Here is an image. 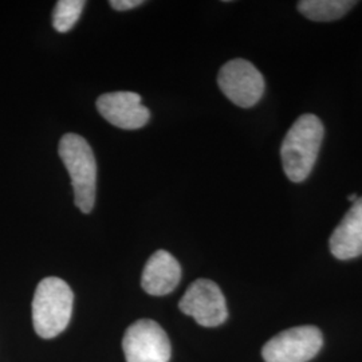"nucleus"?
Wrapping results in <instances>:
<instances>
[{"label": "nucleus", "mask_w": 362, "mask_h": 362, "mask_svg": "<svg viewBox=\"0 0 362 362\" xmlns=\"http://www.w3.org/2000/svg\"><path fill=\"white\" fill-rule=\"evenodd\" d=\"M127 362H169L170 342L164 329L152 320L130 325L122 338Z\"/></svg>", "instance_id": "6"}, {"label": "nucleus", "mask_w": 362, "mask_h": 362, "mask_svg": "<svg viewBox=\"0 0 362 362\" xmlns=\"http://www.w3.org/2000/svg\"><path fill=\"white\" fill-rule=\"evenodd\" d=\"M58 153L71 177L76 206L83 214H90L97 189V163L90 145L79 134L66 133Z\"/></svg>", "instance_id": "3"}, {"label": "nucleus", "mask_w": 362, "mask_h": 362, "mask_svg": "<svg viewBox=\"0 0 362 362\" xmlns=\"http://www.w3.org/2000/svg\"><path fill=\"white\" fill-rule=\"evenodd\" d=\"M324 124L314 115L298 118L286 133L281 146V157L287 179L302 182L309 177L315 165L324 140Z\"/></svg>", "instance_id": "1"}, {"label": "nucleus", "mask_w": 362, "mask_h": 362, "mask_svg": "<svg viewBox=\"0 0 362 362\" xmlns=\"http://www.w3.org/2000/svg\"><path fill=\"white\" fill-rule=\"evenodd\" d=\"M324 337L315 326L291 327L272 338L262 350L266 362H308L322 348Z\"/></svg>", "instance_id": "4"}, {"label": "nucleus", "mask_w": 362, "mask_h": 362, "mask_svg": "<svg viewBox=\"0 0 362 362\" xmlns=\"http://www.w3.org/2000/svg\"><path fill=\"white\" fill-rule=\"evenodd\" d=\"M356 4L357 1L350 0H300L298 10L314 22H333L349 13Z\"/></svg>", "instance_id": "11"}, {"label": "nucleus", "mask_w": 362, "mask_h": 362, "mask_svg": "<svg viewBox=\"0 0 362 362\" xmlns=\"http://www.w3.org/2000/svg\"><path fill=\"white\" fill-rule=\"evenodd\" d=\"M86 6L85 0H59L52 11V26L58 33H67L73 27Z\"/></svg>", "instance_id": "12"}, {"label": "nucleus", "mask_w": 362, "mask_h": 362, "mask_svg": "<svg viewBox=\"0 0 362 362\" xmlns=\"http://www.w3.org/2000/svg\"><path fill=\"white\" fill-rule=\"evenodd\" d=\"M329 247L339 260H349L362 255V197L356 203L332 233Z\"/></svg>", "instance_id": "10"}, {"label": "nucleus", "mask_w": 362, "mask_h": 362, "mask_svg": "<svg viewBox=\"0 0 362 362\" xmlns=\"http://www.w3.org/2000/svg\"><path fill=\"white\" fill-rule=\"evenodd\" d=\"M144 4L143 0H112L110 6L117 11H128Z\"/></svg>", "instance_id": "13"}, {"label": "nucleus", "mask_w": 362, "mask_h": 362, "mask_svg": "<svg viewBox=\"0 0 362 362\" xmlns=\"http://www.w3.org/2000/svg\"><path fill=\"white\" fill-rule=\"evenodd\" d=\"M179 309L204 327H216L228 317L226 298L219 286L209 279H197L181 298Z\"/></svg>", "instance_id": "7"}, {"label": "nucleus", "mask_w": 362, "mask_h": 362, "mask_svg": "<svg viewBox=\"0 0 362 362\" xmlns=\"http://www.w3.org/2000/svg\"><path fill=\"white\" fill-rule=\"evenodd\" d=\"M74 296L64 279L49 276L40 281L33 299L35 333L50 339L67 327L73 313Z\"/></svg>", "instance_id": "2"}, {"label": "nucleus", "mask_w": 362, "mask_h": 362, "mask_svg": "<svg viewBox=\"0 0 362 362\" xmlns=\"http://www.w3.org/2000/svg\"><path fill=\"white\" fill-rule=\"evenodd\" d=\"M218 85L223 94L240 107H252L264 93V78L246 59H233L220 69Z\"/></svg>", "instance_id": "5"}, {"label": "nucleus", "mask_w": 362, "mask_h": 362, "mask_svg": "<svg viewBox=\"0 0 362 362\" xmlns=\"http://www.w3.org/2000/svg\"><path fill=\"white\" fill-rule=\"evenodd\" d=\"M97 109L107 122L119 129H140L151 118L149 109L141 104V95L133 91L103 94L97 100Z\"/></svg>", "instance_id": "8"}, {"label": "nucleus", "mask_w": 362, "mask_h": 362, "mask_svg": "<svg viewBox=\"0 0 362 362\" xmlns=\"http://www.w3.org/2000/svg\"><path fill=\"white\" fill-rule=\"evenodd\" d=\"M348 200L353 204V203H356V202L358 200V196L356 194H350L349 196H348Z\"/></svg>", "instance_id": "14"}, {"label": "nucleus", "mask_w": 362, "mask_h": 362, "mask_svg": "<svg viewBox=\"0 0 362 362\" xmlns=\"http://www.w3.org/2000/svg\"><path fill=\"white\" fill-rule=\"evenodd\" d=\"M180 279V263L168 251L158 250L144 267L141 286L149 296L163 297L172 293Z\"/></svg>", "instance_id": "9"}]
</instances>
